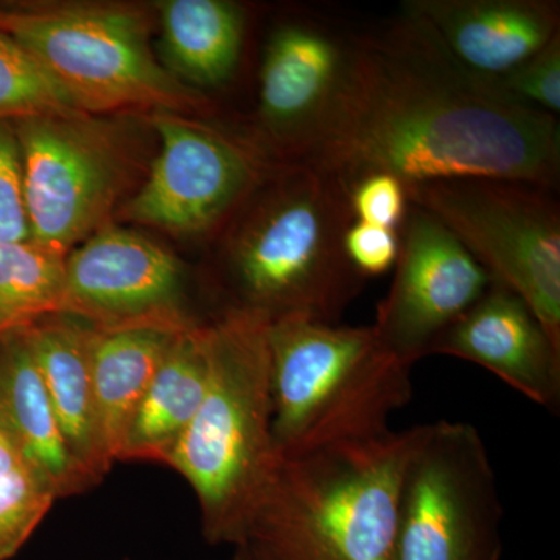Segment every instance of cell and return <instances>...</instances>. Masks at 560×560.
Returning <instances> with one entry per match:
<instances>
[{"label":"cell","instance_id":"5bb4252c","mask_svg":"<svg viewBox=\"0 0 560 560\" xmlns=\"http://www.w3.org/2000/svg\"><path fill=\"white\" fill-rule=\"evenodd\" d=\"M430 355L480 364L534 404L559 407L560 346L526 302L497 280L438 338Z\"/></svg>","mask_w":560,"mask_h":560},{"label":"cell","instance_id":"cb8c5ba5","mask_svg":"<svg viewBox=\"0 0 560 560\" xmlns=\"http://www.w3.org/2000/svg\"><path fill=\"white\" fill-rule=\"evenodd\" d=\"M508 101L558 117L560 110V35L536 55L497 79L486 80Z\"/></svg>","mask_w":560,"mask_h":560},{"label":"cell","instance_id":"f1b7e54d","mask_svg":"<svg viewBox=\"0 0 560 560\" xmlns=\"http://www.w3.org/2000/svg\"><path fill=\"white\" fill-rule=\"evenodd\" d=\"M232 560H272L265 552L257 550L249 544L235 545L234 558Z\"/></svg>","mask_w":560,"mask_h":560},{"label":"cell","instance_id":"e0dca14e","mask_svg":"<svg viewBox=\"0 0 560 560\" xmlns=\"http://www.w3.org/2000/svg\"><path fill=\"white\" fill-rule=\"evenodd\" d=\"M0 430L60 497L94 485L62 436L49 394L21 330L0 337Z\"/></svg>","mask_w":560,"mask_h":560},{"label":"cell","instance_id":"7c38bea8","mask_svg":"<svg viewBox=\"0 0 560 560\" xmlns=\"http://www.w3.org/2000/svg\"><path fill=\"white\" fill-rule=\"evenodd\" d=\"M388 296L372 324L383 348L407 366L429 357L445 330L466 315L493 279L427 210L410 205Z\"/></svg>","mask_w":560,"mask_h":560},{"label":"cell","instance_id":"7402d4cb","mask_svg":"<svg viewBox=\"0 0 560 560\" xmlns=\"http://www.w3.org/2000/svg\"><path fill=\"white\" fill-rule=\"evenodd\" d=\"M81 113L20 44L0 33V121Z\"/></svg>","mask_w":560,"mask_h":560},{"label":"cell","instance_id":"4fadbf2b","mask_svg":"<svg viewBox=\"0 0 560 560\" xmlns=\"http://www.w3.org/2000/svg\"><path fill=\"white\" fill-rule=\"evenodd\" d=\"M184 270L175 254L121 228L92 234L66 259V311L95 327L195 324L183 305Z\"/></svg>","mask_w":560,"mask_h":560},{"label":"cell","instance_id":"3957f363","mask_svg":"<svg viewBox=\"0 0 560 560\" xmlns=\"http://www.w3.org/2000/svg\"><path fill=\"white\" fill-rule=\"evenodd\" d=\"M419 431L279 455L241 544L272 560H393L401 477Z\"/></svg>","mask_w":560,"mask_h":560},{"label":"cell","instance_id":"2e32d148","mask_svg":"<svg viewBox=\"0 0 560 560\" xmlns=\"http://www.w3.org/2000/svg\"><path fill=\"white\" fill-rule=\"evenodd\" d=\"M40 372L70 453L92 481L113 467L103 447L91 368V324L51 315L21 329Z\"/></svg>","mask_w":560,"mask_h":560},{"label":"cell","instance_id":"d4e9b609","mask_svg":"<svg viewBox=\"0 0 560 560\" xmlns=\"http://www.w3.org/2000/svg\"><path fill=\"white\" fill-rule=\"evenodd\" d=\"M31 238L20 140L11 121H0V243Z\"/></svg>","mask_w":560,"mask_h":560},{"label":"cell","instance_id":"603a6c76","mask_svg":"<svg viewBox=\"0 0 560 560\" xmlns=\"http://www.w3.org/2000/svg\"><path fill=\"white\" fill-rule=\"evenodd\" d=\"M58 499L49 480L35 467L0 471V560L24 547Z\"/></svg>","mask_w":560,"mask_h":560},{"label":"cell","instance_id":"7a4b0ae2","mask_svg":"<svg viewBox=\"0 0 560 560\" xmlns=\"http://www.w3.org/2000/svg\"><path fill=\"white\" fill-rule=\"evenodd\" d=\"M272 180L254 187L224 242L223 312L340 324L366 282L345 250L355 221L348 184L308 164H283Z\"/></svg>","mask_w":560,"mask_h":560},{"label":"cell","instance_id":"d6986e66","mask_svg":"<svg viewBox=\"0 0 560 560\" xmlns=\"http://www.w3.org/2000/svg\"><path fill=\"white\" fill-rule=\"evenodd\" d=\"M165 69L184 86L220 90L237 75L248 38V10L231 0L161 2Z\"/></svg>","mask_w":560,"mask_h":560},{"label":"cell","instance_id":"ac0fdd59","mask_svg":"<svg viewBox=\"0 0 560 560\" xmlns=\"http://www.w3.org/2000/svg\"><path fill=\"white\" fill-rule=\"evenodd\" d=\"M210 323L175 335L149 389L132 416L120 460L165 463L195 415L209 385Z\"/></svg>","mask_w":560,"mask_h":560},{"label":"cell","instance_id":"ffe728a7","mask_svg":"<svg viewBox=\"0 0 560 560\" xmlns=\"http://www.w3.org/2000/svg\"><path fill=\"white\" fill-rule=\"evenodd\" d=\"M180 330L145 324L120 327L91 324L95 408L103 447L113 464L120 460L132 416Z\"/></svg>","mask_w":560,"mask_h":560},{"label":"cell","instance_id":"277c9868","mask_svg":"<svg viewBox=\"0 0 560 560\" xmlns=\"http://www.w3.org/2000/svg\"><path fill=\"white\" fill-rule=\"evenodd\" d=\"M268 324L235 311L221 312L210 323L208 389L164 463L197 493L210 544H241L250 508L278 460Z\"/></svg>","mask_w":560,"mask_h":560},{"label":"cell","instance_id":"52a82bcc","mask_svg":"<svg viewBox=\"0 0 560 560\" xmlns=\"http://www.w3.org/2000/svg\"><path fill=\"white\" fill-rule=\"evenodd\" d=\"M556 191L522 180L456 178L407 186L493 280L521 296L560 346V208Z\"/></svg>","mask_w":560,"mask_h":560},{"label":"cell","instance_id":"8992f818","mask_svg":"<svg viewBox=\"0 0 560 560\" xmlns=\"http://www.w3.org/2000/svg\"><path fill=\"white\" fill-rule=\"evenodd\" d=\"M149 18L119 3H0V33L38 62L81 113H190L206 98L165 69Z\"/></svg>","mask_w":560,"mask_h":560},{"label":"cell","instance_id":"ba28073f","mask_svg":"<svg viewBox=\"0 0 560 560\" xmlns=\"http://www.w3.org/2000/svg\"><path fill=\"white\" fill-rule=\"evenodd\" d=\"M501 506L480 431L420 425L401 477L393 560H500Z\"/></svg>","mask_w":560,"mask_h":560},{"label":"cell","instance_id":"484cf974","mask_svg":"<svg viewBox=\"0 0 560 560\" xmlns=\"http://www.w3.org/2000/svg\"><path fill=\"white\" fill-rule=\"evenodd\" d=\"M353 219L399 231L410 209L407 187L386 173H374L350 187Z\"/></svg>","mask_w":560,"mask_h":560},{"label":"cell","instance_id":"9a60e30c","mask_svg":"<svg viewBox=\"0 0 560 560\" xmlns=\"http://www.w3.org/2000/svg\"><path fill=\"white\" fill-rule=\"evenodd\" d=\"M401 11L482 80L504 75L560 35L555 0H405Z\"/></svg>","mask_w":560,"mask_h":560},{"label":"cell","instance_id":"8fae6325","mask_svg":"<svg viewBox=\"0 0 560 560\" xmlns=\"http://www.w3.org/2000/svg\"><path fill=\"white\" fill-rule=\"evenodd\" d=\"M357 28L318 9L282 18L261 47L256 117L265 147L298 164L329 119Z\"/></svg>","mask_w":560,"mask_h":560},{"label":"cell","instance_id":"83f0119b","mask_svg":"<svg viewBox=\"0 0 560 560\" xmlns=\"http://www.w3.org/2000/svg\"><path fill=\"white\" fill-rule=\"evenodd\" d=\"M24 466H32V464L22 455L16 444L0 430V471L20 469Z\"/></svg>","mask_w":560,"mask_h":560},{"label":"cell","instance_id":"5b68a950","mask_svg":"<svg viewBox=\"0 0 560 560\" xmlns=\"http://www.w3.org/2000/svg\"><path fill=\"white\" fill-rule=\"evenodd\" d=\"M267 338L278 455L382 433L411 399V368L372 326L285 318L268 324Z\"/></svg>","mask_w":560,"mask_h":560},{"label":"cell","instance_id":"4316f807","mask_svg":"<svg viewBox=\"0 0 560 560\" xmlns=\"http://www.w3.org/2000/svg\"><path fill=\"white\" fill-rule=\"evenodd\" d=\"M399 231L353 221L345 237L346 256L352 267L366 279L389 271L399 256Z\"/></svg>","mask_w":560,"mask_h":560},{"label":"cell","instance_id":"f546056e","mask_svg":"<svg viewBox=\"0 0 560 560\" xmlns=\"http://www.w3.org/2000/svg\"><path fill=\"white\" fill-rule=\"evenodd\" d=\"M125 560H128V559H125Z\"/></svg>","mask_w":560,"mask_h":560},{"label":"cell","instance_id":"30bf717a","mask_svg":"<svg viewBox=\"0 0 560 560\" xmlns=\"http://www.w3.org/2000/svg\"><path fill=\"white\" fill-rule=\"evenodd\" d=\"M160 153L125 217L179 235H202L237 213L268 161L248 140L175 113H150Z\"/></svg>","mask_w":560,"mask_h":560},{"label":"cell","instance_id":"6da1fadb","mask_svg":"<svg viewBox=\"0 0 560 560\" xmlns=\"http://www.w3.org/2000/svg\"><path fill=\"white\" fill-rule=\"evenodd\" d=\"M298 164L329 172L349 189L386 173L405 187L499 178L558 190L559 120L504 98L401 11L357 28L334 109Z\"/></svg>","mask_w":560,"mask_h":560},{"label":"cell","instance_id":"44dd1931","mask_svg":"<svg viewBox=\"0 0 560 560\" xmlns=\"http://www.w3.org/2000/svg\"><path fill=\"white\" fill-rule=\"evenodd\" d=\"M68 254L33 238L0 243V337L65 315Z\"/></svg>","mask_w":560,"mask_h":560},{"label":"cell","instance_id":"9c48e42d","mask_svg":"<svg viewBox=\"0 0 560 560\" xmlns=\"http://www.w3.org/2000/svg\"><path fill=\"white\" fill-rule=\"evenodd\" d=\"M11 124L20 140L33 241L69 253L108 226L132 178V153L116 125L86 113Z\"/></svg>","mask_w":560,"mask_h":560}]
</instances>
